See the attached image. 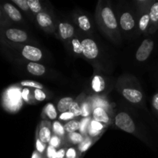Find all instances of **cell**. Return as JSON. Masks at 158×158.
I'll return each mask as SVG.
<instances>
[{"mask_svg":"<svg viewBox=\"0 0 158 158\" xmlns=\"http://www.w3.org/2000/svg\"><path fill=\"white\" fill-rule=\"evenodd\" d=\"M115 123L117 127L127 133L133 134L135 131V124L134 120L127 113H119L116 116Z\"/></svg>","mask_w":158,"mask_h":158,"instance_id":"obj_1","label":"cell"},{"mask_svg":"<svg viewBox=\"0 0 158 158\" xmlns=\"http://www.w3.org/2000/svg\"><path fill=\"white\" fill-rule=\"evenodd\" d=\"M154 41L150 39H146L142 42L136 52V59L139 62H144L149 58L154 49Z\"/></svg>","mask_w":158,"mask_h":158,"instance_id":"obj_2","label":"cell"},{"mask_svg":"<svg viewBox=\"0 0 158 158\" xmlns=\"http://www.w3.org/2000/svg\"><path fill=\"white\" fill-rule=\"evenodd\" d=\"M82 49L83 52L86 58L93 60L95 59L98 56L99 50L97 46V43L91 39H85L81 42Z\"/></svg>","mask_w":158,"mask_h":158,"instance_id":"obj_3","label":"cell"},{"mask_svg":"<svg viewBox=\"0 0 158 158\" xmlns=\"http://www.w3.org/2000/svg\"><path fill=\"white\" fill-rule=\"evenodd\" d=\"M101 16L104 24L110 29H115L117 27V22L114 12L110 7L103 8L101 12Z\"/></svg>","mask_w":158,"mask_h":158,"instance_id":"obj_4","label":"cell"},{"mask_svg":"<svg viewBox=\"0 0 158 158\" xmlns=\"http://www.w3.org/2000/svg\"><path fill=\"white\" fill-rule=\"evenodd\" d=\"M22 54L28 60L33 62L39 61V60H41L42 56H43L42 51L39 48L29 46V45L24 46L23 51H22Z\"/></svg>","mask_w":158,"mask_h":158,"instance_id":"obj_5","label":"cell"},{"mask_svg":"<svg viewBox=\"0 0 158 158\" xmlns=\"http://www.w3.org/2000/svg\"><path fill=\"white\" fill-rule=\"evenodd\" d=\"M6 37L9 40L16 43H23L28 39L26 32L18 29H9L6 32Z\"/></svg>","mask_w":158,"mask_h":158,"instance_id":"obj_6","label":"cell"},{"mask_svg":"<svg viewBox=\"0 0 158 158\" xmlns=\"http://www.w3.org/2000/svg\"><path fill=\"white\" fill-rule=\"evenodd\" d=\"M123 96L125 99L133 103H140L143 99V94L140 90L131 88H125L123 90Z\"/></svg>","mask_w":158,"mask_h":158,"instance_id":"obj_7","label":"cell"},{"mask_svg":"<svg viewBox=\"0 0 158 158\" xmlns=\"http://www.w3.org/2000/svg\"><path fill=\"white\" fill-rule=\"evenodd\" d=\"M120 25L122 29L125 31L131 30L134 27L135 22L130 12H124L120 16Z\"/></svg>","mask_w":158,"mask_h":158,"instance_id":"obj_8","label":"cell"},{"mask_svg":"<svg viewBox=\"0 0 158 158\" xmlns=\"http://www.w3.org/2000/svg\"><path fill=\"white\" fill-rule=\"evenodd\" d=\"M59 30L60 35L63 40L71 38L74 33V28L72 25L67 23H61L59 25Z\"/></svg>","mask_w":158,"mask_h":158,"instance_id":"obj_9","label":"cell"},{"mask_svg":"<svg viewBox=\"0 0 158 158\" xmlns=\"http://www.w3.org/2000/svg\"><path fill=\"white\" fill-rule=\"evenodd\" d=\"M93 117H94V120L100 122V123H107L110 121V118L107 113L105 110H103L101 107H97L94 110Z\"/></svg>","mask_w":158,"mask_h":158,"instance_id":"obj_10","label":"cell"},{"mask_svg":"<svg viewBox=\"0 0 158 158\" xmlns=\"http://www.w3.org/2000/svg\"><path fill=\"white\" fill-rule=\"evenodd\" d=\"M4 9L6 13L8 14V15L13 21L19 22L22 19V15L19 11L10 3H6L4 5Z\"/></svg>","mask_w":158,"mask_h":158,"instance_id":"obj_11","label":"cell"},{"mask_svg":"<svg viewBox=\"0 0 158 158\" xmlns=\"http://www.w3.org/2000/svg\"><path fill=\"white\" fill-rule=\"evenodd\" d=\"M46 122L42 123V126L40 127V131H39V139L43 142V143H49L51 140V131L49 127L45 124Z\"/></svg>","mask_w":158,"mask_h":158,"instance_id":"obj_12","label":"cell"},{"mask_svg":"<svg viewBox=\"0 0 158 158\" xmlns=\"http://www.w3.org/2000/svg\"><path fill=\"white\" fill-rule=\"evenodd\" d=\"M103 127L104 126L103 123L95 120H93L88 127V134L90 137H97L101 133V131L103 130Z\"/></svg>","mask_w":158,"mask_h":158,"instance_id":"obj_13","label":"cell"},{"mask_svg":"<svg viewBox=\"0 0 158 158\" xmlns=\"http://www.w3.org/2000/svg\"><path fill=\"white\" fill-rule=\"evenodd\" d=\"M27 70L32 75L42 76L46 72V68L43 65L32 62V63H29L28 64Z\"/></svg>","mask_w":158,"mask_h":158,"instance_id":"obj_14","label":"cell"},{"mask_svg":"<svg viewBox=\"0 0 158 158\" xmlns=\"http://www.w3.org/2000/svg\"><path fill=\"white\" fill-rule=\"evenodd\" d=\"M106 83L105 80L101 76L96 75L92 80V89L96 93H100L105 89Z\"/></svg>","mask_w":158,"mask_h":158,"instance_id":"obj_15","label":"cell"},{"mask_svg":"<svg viewBox=\"0 0 158 158\" xmlns=\"http://www.w3.org/2000/svg\"><path fill=\"white\" fill-rule=\"evenodd\" d=\"M73 103V100L71 97H63V98L60 99L59 100L58 103H57L58 111L62 113V114L65 112H68Z\"/></svg>","mask_w":158,"mask_h":158,"instance_id":"obj_16","label":"cell"},{"mask_svg":"<svg viewBox=\"0 0 158 158\" xmlns=\"http://www.w3.org/2000/svg\"><path fill=\"white\" fill-rule=\"evenodd\" d=\"M36 20L41 27L46 28L51 26L52 23V19L46 12H40L36 15Z\"/></svg>","mask_w":158,"mask_h":158,"instance_id":"obj_17","label":"cell"},{"mask_svg":"<svg viewBox=\"0 0 158 158\" xmlns=\"http://www.w3.org/2000/svg\"><path fill=\"white\" fill-rule=\"evenodd\" d=\"M149 15L150 18H151V22L154 26H156L158 23V2H156L151 6Z\"/></svg>","mask_w":158,"mask_h":158,"instance_id":"obj_18","label":"cell"},{"mask_svg":"<svg viewBox=\"0 0 158 158\" xmlns=\"http://www.w3.org/2000/svg\"><path fill=\"white\" fill-rule=\"evenodd\" d=\"M80 127V123L77 120H70V121L67 122L66 124L64 125V130L66 132L71 134V133H74L76 131H78Z\"/></svg>","mask_w":158,"mask_h":158,"instance_id":"obj_19","label":"cell"},{"mask_svg":"<svg viewBox=\"0 0 158 158\" xmlns=\"http://www.w3.org/2000/svg\"><path fill=\"white\" fill-rule=\"evenodd\" d=\"M78 23L80 29H83V31H88L90 29V23H89V20L88 19V17L86 16V15H80L78 18Z\"/></svg>","mask_w":158,"mask_h":158,"instance_id":"obj_20","label":"cell"},{"mask_svg":"<svg viewBox=\"0 0 158 158\" xmlns=\"http://www.w3.org/2000/svg\"><path fill=\"white\" fill-rule=\"evenodd\" d=\"M45 113L51 120H55L57 117V112L56 110L55 106L52 103H48L46 106H45Z\"/></svg>","mask_w":158,"mask_h":158,"instance_id":"obj_21","label":"cell"},{"mask_svg":"<svg viewBox=\"0 0 158 158\" xmlns=\"http://www.w3.org/2000/svg\"><path fill=\"white\" fill-rule=\"evenodd\" d=\"M29 9L34 13H40L42 10V6L39 0H27Z\"/></svg>","mask_w":158,"mask_h":158,"instance_id":"obj_22","label":"cell"},{"mask_svg":"<svg viewBox=\"0 0 158 158\" xmlns=\"http://www.w3.org/2000/svg\"><path fill=\"white\" fill-rule=\"evenodd\" d=\"M151 22V18H150L149 13H146L141 16L139 21V28L141 31H145L147 28L149 26V23Z\"/></svg>","mask_w":158,"mask_h":158,"instance_id":"obj_23","label":"cell"},{"mask_svg":"<svg viewBox=\"0 0 158 158\" xmlns=\"http://www.w3.org/2000/svg\"><path fill=\"white\" fill-rule=\"evenodd\" d=\"M52 130H53L54 134L56 136H63L65 134L64 126L61 124L59 121H55L52 123Z\"/></svg>","mask_w":158,"mask_h":158,"instance_id":"obj_24","label":"cell"},{"mask_svg":"<svg viewBox=\"0 0 158 158\" xmlns=\"http://www.w3.org/2000/svg\"><path fill=\"white\" fill-rule=\"evenodd\" d=\"M20 84L23 86H29V87H32L39 89H43V86L41 83L33 81V80H24V81H22Z\"/></svg>","mask_w":158,"mask_h":158,"instance_id":"obj_25","label":"cell"},{"mask_svg":"<svg viewBox=\"0 0 158 158\" xmlns=\"http://www.w3.org/2000/svg\"><path fill=\"white\" fill-rule=\"evenodd\" d=\"M69 112H70L71 114H73L74 117H80V116H82L81 106H80V105H79L77 102H73V103L71 104L70 107H69Z\"/></svg>","mask_w":158,"mask_h":158,"instance_id":"obj_26","label":"cell"},{"mask_svg":"<svg viewBox=\"0 0 158 158\" xmlns=\"http://www.w3.org/2000/svg\"><path fill=\"white\" fill-rule=\"evenodd\" d=\"M69 139L73 143H82L83 141V137L80 134V133L74 132L69 134Z\"/></svg>","mask_w":158,"mask_h":158,"instance_id":"obj_27","label":"cell"},{"mask_svg":"<svg viewBox=\"0 0 158 158\" xmlns=\"http://www.w3.org/2000/svg\"><path fill=\"white\" fill-rule=\"evenodd\" d=\"M72 46L73 51L77 54H80L83 52V49H82V44L81 42L78 39H73L72 40Z\"/></svg>","mask_w":158,"mask_h":158,"instance_id":"obj_28","label":"cell"},{"mask_svg":"<svg viewBox=\"0 0 158 158\" xmlns=\"http://www.w3.org/2000/svg\"><path fill=\"white\" fill-rule=\"evenodd\" d=\"M34 96H35V100H38V101H43L46 98V94L42 89H35V91H34Z\"/></svg>","mask_w":158,"mask_h":158,"instance_id":"obj_29","label":"cell"},{"mask_svg":"<svg viewBox=\"0 0 158 158\" xmlns=\"http://www.w3.org/2000/svg\"><path fill=\"white\" fill-rule=\"evenodd\" d=\"M13 2L15 4H16L20 8L23 10L26 11L29 9V6H28V2L27 0H13Z\"/></svg>","mask_w":158,"mask_h":158,"instance_id":"obj_30","label":"cell"},{"mask_svg":"<svg viewBox=\"0 0 158 158\" xmlns=\"http://www.w3.org/2000/svg\"><path fill=\"white\" fill-rule=\"evenodd\" d=\"M60 139L58 136H52L51 137V140L49 141V146H52L53 148H56L60 146Z\"/></svg>","mask_w":158,"mask_h":158,"instance_id":"obj_31","label":"cell"},{"mask_svg":"<svg viewBox=\"0 0 158 158\" xmlns=\"http://www.w3.org/2000/svg\"><path fill=\"white\" fill-rule=\"evenodd\" d=\"M91 143H91V141L89 140H86V141L83 142L80 147V151H81V152H85L86 151H87V150L89 149V147L91 146Z\"/></svg>","mask_w":158,"mask_h":158,"instance_id":"obj_32","label":"cell"},{"mask_svg":"<svg viewBox=\"0 0 158 158\" xmlns=\"http://www.w3.org/2000/svg\"><path fill=\"white\" fill-rule=\"evenodd\" d=\"M73 114H72L70 112H69V111H68V112L63 113V114H60V119L62 120H69L73 119Z\"/></svg>","mask_w":158,"mask_h":158,"instance_id":"obj_33","label":"cell"},{"mask_svg":"<svg viewBox=\"0 0 158 158\" xmlns=\"http://www.w3.org/2000/svg\"><path fill=\"white\" fill-rule=\"evenodd\" d=\"M66 158H76L77 157V151L73 148H69L66 152Z\"/></svg>","mask_w":158,"mask_h":158,"instance_id":"obj_34","label":"cell"},{"mask_svg":"<svg viewBox=\"0 0 158 158\" xmlns=\"http://www.w3.org/2000/svg\"><path fill=\"white\" fill-rule=\"evenodd\" d=\"M81 109H82V116L84 117H88L90 114V111H89V107L88 106L87 103H84L83 106H81Z\"/></svg>","mask_w":158,"mask_h":158,"instance_id":"obj_35","label":"cell"},{"mask_svg":"<svg viewBox=\"0 0 158 158\" xmlns=\"http://www.w3.org/2000/svg\"><path fill=\"white\" fill-rule=\"evenodd\" d=\"M152 106L158 114V92L156 93L152 97Z\"/></svg>","mask_w":158,"mask_h":158,"instance_id":"obj_36","label":"cell"},{"mask_svg":"<svg viewBox=\"0 0 158 158\" xmlns=\"http://www.w3.org/2000/svg\"><path fill=\"white\" fill-rule=\"evenodd\" d=\"M36 149L40 153H43L45 150V143L41 142L40 139L36 140Z\"/></svg>","mask_w":158,"mask_h":158,"instance_id":"obj_37","label":"cell"},{"mask_svg":"<svg viewBox=\"0 0 158 158\" xmlns=\"http://www.w3.org/2000/svg\"><path fill=\"white\" fill-rule=\"evenodd\" d=\"M66 151H65V149H63V148L60 149L59 151H57L56 152V154H54L52 158H63L64 156L66 155Z\"/></svg>","mask_w":158,"mask_h":158,"instance_id":"obj_38","label":"cell"},{"mask_svg":"<svg viewBox=\"0 0 158 158\" xmlns=\"http://www.w3.org/2000/svg\"><path fill=\"white\" fill-rule=\"evenodd\" d=\"M56 152V151L55 148L52 146H49V148H47V157L49 158H52Z\"/></svg>","mask_w":158,"mask_h":158,"instance_id":"obj_39","label":"cell"},{"mask_svg":"<svg viewBox=\"0 0 158 158\" xmlns=\"http://www.w3.org/2000/svg\"><path fill=\"white\" fill-rule=\"evenodd\" d=\"M88 121H89V119L86 118L85 119V120H83V121H82V123H80V131H82V132H84L85 131V128L86 127V126H87V123Z\"/></svg>","mask_w":158,"mask_h":158,"instance_id":"obj_40","label":"cell"},{"mask_svg":"<svg viewBox=\"0 0 158 158\" xmlns=\"http://www.w3.org/2000/svg\"><path fill=\"white\" fill-rule=\"evenodd\" d=\"M28 94H29V89H23V94H22V96H23V99H24V100H28V99H27Z\"/></svg>","mask_w":158,"mask_h":158,"instance_id":"obj_41","label":"cell"},{"mask_svg":"<svg viewBox=\"0 0 158 158\" xmlns=\"http://www.w3.org/2000/svg\"><path fill=\"white\" fill-rule=\"evenodd\" d=\"M32 158H41V157H40V155L39 154V153L35 151V152H33V154H32Z\"/></svg>","mask_w":158,"mask_h":158,"instance_id":"obj_42","label":"cell"}]
</instances>
